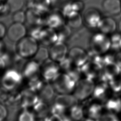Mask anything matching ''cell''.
Listing matches in <instances>:
<instances>
[{
  "label": "cell",
  "mask_w": 121,
  "mask_h": 121,
  "mask_svg": "<svg viewBox=\"0 0 121 121\" xmlns=\"http://www.w3.org/2000/svg\"><path fill=\"white\" fill-rule=\"evenodd\" d=\"M14 22L24 23L26 21V15L23 11L20 10L13 13L12 17Z\"/></svg>",
  "instance_id": "8d00e7d4"
},
{
  "label": "cell",
  "mask_w": 121,
  "mask_h": 121,
  "mask_svg": "<svg viewBox=\"0 0 121 121\" xmlns=\"http://www.w3.org/2000/svg\"><path fill=\"white\" fill-rule=\"evenodd\" d=\"M99 31L106 35H112L117 29V23L111 17H102L97 28Z\"/></svg>",
  "instance_id": "7c38bea8"
},
{
  "label": "cell",
  "mask_w": 121,
  "mask_h": 121,
  "mask_svg": "<svg viewBox=\"0 0 121 121\" xmlns=\"http://www.w3.org/2000/svg\"><path fill=\"white\" fill-rule=\"evenodd\" d=\"M39 48L38 41L30 35L25 36L17 42L16 53L26 59L34 57Z\"/></svg>",
  "instance_id": "6da1fadb"
},
{
  "label": "cell",
  "mask_w": 121,
  "mask_h": 121,
  "mask_svg": "<svg viewBox=\"0 0 121 121\" xmlns=\"http://www.w3.org/2000/svg\"><path fill=\"white\" fill-rule=\"evenodd\" d=\"M7 0H0V3H6Z\"/></svg>",
  "instance_id": "f907efd6"
},
{
  "label": "cell",
  "mask_w": 121,
  "mask_h": 121,
  "mask_svg": "<svg viewBox=\"0 0 121 121\" xmlns=\"http://www.w3.org/2000/svg\"><path fill=\"white\" fill-rule=\"evenodd\" d=\"M105 107L107 110L115 112L121 111V100L119 98H112L107 101Z\"/></svg>",
  "instance_id": "f1b7e54d"
},
{
  "label": "cell",
  "mask_w": 121,
  "mask_h": 121,
  "mask_svg": "<svg viewBox=\"0 0 121 121\" xmlns=\"http://www.w3.org/2000/svg\"><path fill=\"white\" fill-rule=\"evenodd\" d=\"M35 117L34 112L28 109H23L18 116L17 121H36Z\"/></svg>",
  "instance_id": "d6a6232c"
},
{
  "label": "cell",
  "mask_w": 121,
  "mask_h": 121,
  "mask_svg": "<svg viewBox=\"0 0 121 121\" xmlns=\"http://www.w3.org/2000/svg\"><path fill=\"white\" fill-rule=\"evenodd\" d=\"M94 88V83L92 79L86 78L78 80L75 86L74 95L78 100H84L93 93Z\"/></svg>",
  "instance_id": "5b68a950"
},
{
  "label": "cell",
  "mask_w": 121,
  "mask_h": 121,
  "mask_svg": "<svg viewBox=\"0 0 121 121\" xmlns=\"http://www.w3.org/2000/svg\"><path fill=\"white\" fill-rule=\"evenodd\" d=\"M52 82L54 90L60 94H68L75 87L76 82L67 74L59 73Z\"/></svg>",
  "instance_id": "277c9868"
},
{
  "label": "cell",
  "mask_w": 121,
  "mask_h": 121,
  "mask_svg": "<svg viewBox=\"0 0 121 121\" xmlns=\"http://www.w3.org/2000/svg\"><path fill=\"white\" fill-rule=\"evenodd\" d=\"M56 31L58 35L57 41L64 42L71 34V28L66 23H64Z\"/></svg>",
  "instance_id": "484cf974"
},
{
  "label": "cell",
  "mask_w": 121,
  "mask_h": 121,
  "mask_svg": "<svg viewBox=\"0 0 121 121\" xmlns=\"http://www.w3.org/2000/svg\"><path fill=\"white\" fill-rule=\"evenodd\" d=\"M4 44L2 41L0 40V54L3 53L4 52Z\"/></svg>",
  "instance_id": "7dc6e473"
},
{
  "label": "cell",
  "mask_w": 121,
  "mask_h": 121,
  "mask_svg": "<svg viewBox=\"0 0 121 121\" xmlns=\"http://www.w3.org/2000/svg\"><path fill=\"white\" fill-rule=\"evenodd\" d=\"M21 101L20 106L23 109H28L33 107L40 99L38 95L28 88L21 91Z\"/></svg>",
  "instance_id": "8fae6325"
},
{
  "label": "cell",
  "mask_w": 121,
  "mask_h": 121,
  "mask_svg": "<svg viewBox=\"0 0 121 121\" xmlns=\"http://www.w3.org/2000/svg\"><path fill=\"white\" fill-rule=\"evenodd\" d=\"M58 41V35L56 30L46 26L43 28L39 42L44 46L52 45Z\"/></svg>",
  "instance_id": "2e32d148"
},
{
  "label": "cell",
  "mask_w": 121,
  "mask_h": 121,
  "mask_svg": "<svg viewBox=\"0 0 121 121\" xmlns=\"http://www.w3.org/2000/svg\"><path fill=\"white\" fill-rule=\"evenodd\" d=\"M51 4L50 0H34L33 8L43 14L49 10Z\"/></svg>",
  "instance_id": "d4e9b609"
},
{
  "label": "cell",
  "mask_w": 121,
  "mask_h": 121,
  "mask_svg": "<svg viewBox=\"0 0 121 121\" xmlns=\"http://www.w3.org/2000/svg\"><path fill=\"white\" fill-rule=\"evenodd\" d=\"M84 7V5L82 0H73L64 5L61 12L65 18L73 13L76 12L80 13Z\"/></svg>",
  "instance_id": "d6986e66"
},
{
  "label": "cell",
  "mask_w": 121,
  "mask_h": 121,
  "mask_svg": "<svg viewBox=\"0 0 121 121\" xmlns=\"http://www.w3.org/2000/svg\"><path fill=\"white\" fill-rule=\"evenodd\" d=\"M97 121H119L117 117L112 113H106L102 114L97 119Z\"/></svg>",
  "instance_id": "7bdbcfd3"
},
{
  "label": "cell",
  "mask_w": 121,
  "mask_h": 121,
  "mask_svg": "<svg viewBox=\"0 0 121 121\" xmlns=\"http://www.w3.org/2000/svg\"><path fill=\"white\" fill-rule=\"evenodd\" d=\"M40 72L41 65L34 60L24 64L22 74L24 77L29 80L39 77Z\"/></svg>",
  "instance_id": "4fadbf2b"
},
{
  "label": "cell",
  "mask_w": 121,
  "mask_h": 121,
  "mask_svg": "<svg viewBox=\"0 0 121 121\" xmlns=\"http://www.w3.org/2000/svg\"><path fill=\"white\" fill-rule=\"evenodd\" d=\"M69 58L73 63L78 67H81L88 60V55L84 49L79 46L71 48L69 52Z\"/></svg>",
  "instance_id": "30bf717a"
},
{
  "label": "cell",
  "mask_w": 121,
  "mask_h": 121,
  "mask_svg": "<svg viewBox=\"0 0 121 121\" xmlns=\"http://www.w3.org/2000/svg\"><path fill=\"white\" fill-rule=\"evenodd\" d=\"M10 91L6 90L2 86L0 87V101L3 103H6Z\"/></svg>",
  "instance_id": "ee69618b"
},
{
  "label": "cell",
  "mask_w": 121,
  "mask_h": 121,
  "mask_svg": "<svg viewBox=\"0 0 121 121\" xmlns=\"http://www.w3.org/2000/svg\"><path fill=\"white\" fill-rule=\"evenodd\" d=\"M8 115V111L4 103L0 101V121H4Z\"/></svg>",
  "instance_id": "b9f144b4"
},
{
  "label": "cell",
  "mask_w": 121,
  "mask_h": 121,
  "mask_svg": "<svg viewBox=\"0 0 121 121\" xmlns=\"http://www.w3.org/2000/svg\"><path fill=\"white\" fill-rule=\"evenodd\" d=\"M10 62V57L8 53L4 52L0 54V69L5 68Z\"/></svg>",
  "instance_id": "f35d334b"
},
{
  "label": "cell",
  "mask_w": 121,
  "mask_h": 121,
  "mask_svg": "<svg viewBox=\"0 0 121 121\" xmlns=\"http://www.w3.org/2000/svg\"><path fill=\"white\" fill-rule=\"evenodd\" d=\"M117 29L119 30V32L121 33V19L117 23Z\"/></svg>",
  "instance_id": "681fc988"
},
{
  "label": "cell",
  "mask_w": 121,
  "mask_h": 121,
  "mask_svg": "<svg viewBox=\"0 0 121 121\" xmlns=\"http://www.w3.org/2000/svg\"></svg>",
  "instance_id": "6f0895ef"
},
{
  "label": "cell",
  "mask_w": 121,
  "mask_h": 121,
  "mask_svg": "<svg viewBox=\"0 0 121 121\" xmlns=\"http://www.w3.org/2000/svg\"><path fill=\"white\" fill-rule=\"evenodd\" d=\"M110 39L111 41V48L115 51H118L121 49V33L115 32L111 35V37H110Z\"/></svg>",
  "instance_id": "836d02e7"
},
{
  "label": "cell",
  "mask_w": 121,
  "mask_h": 121,
  "mask_svg": "<svg viewBox=\"0 0 121 121\" xmlns=\"http://www.w3.org/2000/svg\"><path fill=\"white\" fill-rule=\"evenodd\" d=\"M6 3L9 11L14 13L21 10L24 5L25 2L24 0H7Z\"/></svg>",
  "instance_id": "f546056e"
},
{
  "label": "cell",
  "mask_w": 121,
  "mask_h": 121,
  "mask_svg": "<svg viewBox=\"0 0 121 121\" xmlns=\"http://www.w3.org/2000/svg\"><path fill=\"white\" fill-rule=\"evenodd\" d=\"M34 113L35 116L39 119H44L48 115H49L50 112V108L48 106L47 103L42 100H40L35 104L33 106Z\"/></svg>",
  "instance_id": "44dd1931"
},
{
  "label": "cell",
  "mask_w": 121,
  "mask_h": 121,
  "mask_svg": "<svg viewBox=\"0 0 121 121\" xmlns=\"http://www.w3.org/2000/svg\"><path fill=\"white\" fill-rule=\"evenodd\" d=\"M68 48L64 42L57 41L51 46L49 50L52 60L60 62L66 58Z\"/></svg>",
  "instance_id": "9c48e42d"
},
{
  "label": "cell",
  "mask_w": 121,
  "mask_h": 121,
  "mask_svg": "<svg viewBox=\"0 0 121 121\" xmlns=\"http://www.w3.org/2000/svg\"><path fill=\"white\" fill-rule=\"evenodd\" d=\"M49 52L45 47H39L37 52L34 57V60L39 63L41 66L48 59Z\"/></svg>",
  "instance_id": "4316f807"
},
{
  "label": "cell",
  "mask_w": 121,
  "mask_h": 121,
  "mask_svg": "<svg viewBox=\"0 0 121 121\" xmlns=\"http://www.w3.org/2000/svg\"><path fill=\"white\" fill-rule=\"evenodd\" d=\"M71 118L74 121H80L83 117V111L82 107L77 104L71 107L70 110Z\"/></svg>",
  "instance_id": "e575fe53"
},
{
  "label": "cell",
  "mask_w": 121,
  "mask_h": 121,
  "mask_svg": "<svg viewBox=\"0 0 121 121\" xmlns=\"http://www.w3.org/2000/svg\"><path fill=\"white\" fill-rule=\"evenodd\" d=\"M36 121H44V120H43L42 119H39L38 120H36Z\"/></svg>",
  "instance_id": "db71d44e"
},
{
  "label": "cell",
  "mask_w": 121,
  "mask_h": 121,
  "mask_svg": "<svg viewBox=\"0 0 121 121\" xmlns=\"http://www.w3.org/2000/svg\"></svg>",
  "instance_id": "9f6ffc18"
},
{
  "label": "cell",
  "mask_w": 121,
  "mask_h": 121,
  "mask_svg": "<svg viewBox=\"0 0 121 121\" xmlns=\"http://www.w3.org/2000/svg\"><path fill=\"white\" fill-rule=\"evenodd\" d=\"M85 121H94V120H93L92 119H87V120H86Z\"/></svg>",
  "instance_id": "f5cc1de1"
},
{
  "label": "cell",
  "mask_w": 121,
  "mask_h": 121,
  "mask_svg": "<svg viewBox=\"0 0 121 121\" xmlns=\"http://www.w3.org/2000/svg\"><path fill=\"white\" fill-rule=\"evenodd\" d=\"M67 72L69 77L76 82L79 80L80 77V74L82 72L80 67L77 66V67L75 68L72 67L67 71Z\"/></svg>",
  "instance_id": "d590c367"
},
{
  "label": "cell",
  "mask_w": 121,
  "mask_h": 121,
  "mask_svg": "<svg viewBox=\"0 0 121 121\" xmlns=\"http://www.w3.org/2000/svg\"><path fill=\"white\" fill-rule=\"evenodd\" d=\"M102 9L107 14L116 16L121 13V0H104Z\"/></svg>",
  "instance_id": "e0dca14e"
},
{
  "label": "cell",
  "mask_w": 121,
  "mask_h": 121,
  "mask_svg": "<svg viewBox=\"0 0 121 121\" xmlns=\"http://www.w3.org/2000/svg\"><path fill=\"white\" fill-rule=\"evenodd\" d=\"M111 88L115 92L118 93L121 91V79L115 77L109 81Z\"/></svg>",
  "instance_id": "74e56055"
},
{
  "label": "cell",
  "mask_w": 121,
  "mask_h": 121,
  "mask_svg": "<svg viewBox=\"0 0 121 121\" xmlns=\"http://www.w3.org/2000/svg\"><path fill=\"white\" fill-rule=\"evenodd\" d=\"M42 29L43 28L40 27V26H34L30 30L29 35L39 41Z\"/></svg>",
  "instance_id": "ab89813d"
},
{
  "label": "cell",
  "mask_w": 121,
  "mask_h": 121,
  "mask_svg": "<svg viewBox=\"0 0 121 121\" xmlns=\"http://www.w3.org/2000/svg\"><path fill=\"white\" fill-rule=\"evenodd\" d=\"M7 29L5 25L0 22V40L4 38L7 34Z\"/></svg>",
  "instance_id": "bcb514c9"
},
{
  "label": "cell",
  "mask_w": 121,
  "mask_h": 121,
  "mask_svg": "<svg viewBox=\"0 0 121 121\" xmlns=\"http://www.w3.org/2000/svg\"><path fill=\"white\" fill-rule=\"evenodd\" d=\"M28 80L27 88L36 93L38 92L40 90L44 83L39 78V77L29 79Z\"/></svg>",
  "instance_id": "1f68e13d"
},
{
  "label": "cell",
  "mask_w": 121,
  "mask_h": 121,
  "mask_svg": "<svg viewBox=\"0 0 121 121\" xmlns=\"http://www.w3.org/2000/svg\"><path fill=\"white\" fill-rule=\"evenodd\" d=\"M65 19L61 11H56L50 13L44 22L46 26L56 30L65 23Z\"/></svg>",
  "instance_id": "5bb4252c"
},
{
  "label": "cell",
  "mask_w": 121,
  "mask_h": 121,
  "mask_svg": "<svg viewBox=\"0 0 121 121\" xmlns=\"http://www.w3.org/2000/svg\"><path fill=\"white\" fill-rule=\"evenodd\" d=\"M21 97V92H18L16 90L10 91L5 104L11 107L20 106Z\"/></svg>",
  "instance_id": "cb8c5ba5"
},
{
  "label": "cell",
  "mask_w": 121,
  "mask_h": 121,
  "mask_svg": "<svg viewBox=\"0 0 121 121\" xmlns=\"http://www.w3.org/2000/svg\"><path fill=\"white\" fill-rule=\"evenodd\" d=\"M83 23L91 28H97L102 19L100 11L95 8L86 9L82 15Z\"/></svg>",
  "instance_id": "8992f818"
},
{
  "label": "cell",
  "mask_w": 121,
  "mask_h": 121,
  "mask_svg": "<svg viewBox=\"0 0 121 121\" xmlns=\"http://www.w3.org/2000/svg\"><path fill=\"white\" fill-rule=\"evenodd\" d=\"M66 24L73 29L79 28L83 24L82 16L79 12L73 13L65 18Z\"/></svg>",
  "instance_id": "603a6c76"
},
{
  "label": "cell",
  "mask_w": 121,
  "mask_h": 121,
  "mask_svg": "<svg viewBox=\"0 0 121 121\" xmlns=\"http://www.w3.org/2000/svg\"><path fill=\"white\" fill-rule=\"evenodd\" d=\"M43 120L44 121H63L61 115L55 114H51L48 115Z\"/></svg>",
  "instance_id": "f6af8a7d"
},
{
  "label": "cell",
  "mask_w": 121,
  "mask_h": 121,
  "mask_svg": "<svg viewBox=\"0 0 121 121\" xmlns=\"http://www.w3.org/2000/svg\"><path fill=\"white\" fill-rule=\"evenodd\" d=\"M10 121V120H7V121Z\"/></svg>",
  "instance_id": "11a10c76"
},
{
  "label": "cell",
  "mask_w": 121,
  "mask_h": 121,
  "mask_svg": "<svg viewBox=\"0 0 121 121\" xmlns=\"http://www.w3.org/2000/svg\"><path fill=\"white\" fill-rule=\"evenodd\" d=\"M78 101V99L74 95L67 94H61L55 97L54 103L66 110L77 104Z\"/></svg>",
  "instance_id": "ac0fdd59"
},
{
  "label": "cell",
  "mask_w": 121,
  "mask_h": 121,
  "mask_svg": "<svg viewBox=\"0 0 121 121\" xmlns=\"http://www.w3.org/2000/svg\"><path fill=\"white\" fill-rule=\"evenodd\" d=\"M26 15V21L33 26H40L42 22V14L33 8L28 9Z\"/></svg>",
  "instance_id": "7402d4cb"
},
{
  "label": "cell",
  "mask_w": 121,
  "mask_h": 121,
  "mask_svg": "<svg viewBox=\"0 0 121 121\" xmlns=\"http://www.w3.org/2000/svg\"><path fill=\"white\" fill-rule=\"evenodd\" d=\"M41 66V71L45 81H52L59 73V66L53 60L48 59Z\"/></svg>",
  "instance_id": "ba28073f"
},
{
  "label": "cell",
  "mask_w": 121,
  "mask_h": 121,
  "mask_svg": "<svg viewBox=\"0 0 121 121\" xmlns=\"http://www.w3.org/2000/svg\"><path fill=\"white\" fill-rule=\"evenodd\" d=\"M22 74L14 68L7 69L1 79V86L6 90L11 91L16 90L22 83Z\"/></svg>",
  "instance_id": "7a4b0ae2"
},
{
  "label": "cell",
  "mask_w": 121,
  "mask_h": 121,
  "mask_svg": "<svg viewBox=\"0 0 121 121\" xmlns=\"http://www.w3.org/2000/svg\"><path fill=\"white\" fill-rule=\"evenodd\" d=\"M72 63H73L69 57L67 58L66 57L62 61L60 62V66L62 69L67 71L72 67Z\"/></svg>",
  "instance_id": "60d3db41"
},
{
  "label": "cell",
  "mask_w": 121,
  "mask_h": 121,
  "mask_svg": "<svg viewBox=\"0 0 121 121\" xmlns=\"http://www.w3.org/2000/svg\"><path fill=\"white\" fill-rule=\"evenodd\" d=\"M107 88L106 82H103L101 84L96 86L94 88L93 92L94 97L98 99H104L107 94Z\"/></svg>",
  "instance_id": "83f0119b"
},
{
  "label": "cell",
  "mask_w": 121,
  "mask_h": 121,
  "mask_svg": "<svg viewBox=\"0 0 121 121\" xmlns=\"http://www.w3.org/2000/svg\"><path fill=\"white\" fill-rule=\"evenodd\" d=\"M56 0H50V1H51V2L52 4V3H53L54 2H55Z\"/></svg>",
  "instance_id": "816d5d0a"
},
{
  "label": "cell",
  "mask_w": 121,
  "mask_h": 121,
  "mask_svg": "<svg viewBox=\"0 0 121 121\" xmlns=\"http://www.w3.org/2000/svg\"><path fill=\"white\" fill-rule=\"evenodd\" d=\"M27 29L23 23L14 22L8 28L7 31L8 39L14 42H17L26 36Z\"/></svg>",
  "instance_id": "52a82bcc"
},
{
  "label": "cell",
  "mask_w": 121,
  "mask_h": 121,
  "mask_svg": "<svg viewBox=\"0 0 121 121\" xmlns=\"http://www.w3.org/2000/svg\"><path fill=\"white\" fill-rule=\"evenodd\" d=\"M54 89L49 82L44 81V83L39 92L40 98L45 103H50L54 97Z\"/></svg>",
  "instance_id": "ffe728a7"
},
{
  "label": "cell",
  "mask_w": 121,
  "mask_h": 121,
  "mask_svg": "<svg viewBox=\"0 0 121 121\" xmlns=\"http://www.w3.org/2000/svg\"><path fill=\"white\" fill-rule=\"evenodd\" d=\"M102 106L98 104H92L88 109V116L92 119H98L102 115Z\"/></svg>",
  "instance_id": "4dcf8cb0"
},
{
  "label": "cell",
  "mask_w": 121,
  "mask_h": 121,
  "mask_svg": "<svg viewBox=\"0 0 121 121\" xmlns=\"http://www.w3.org/2000/svg\"><path fill=\"white\" fill-rule=\"evenodd\" d=\"M90 51L100 55L107 52L111 48V41L107 35L98 32L91 37L90 41Z\"/></svg>",
  "instance_id": "3957f363"
},
{
  "label": "cell",
  "mask_w": 121,
  "mask_h": 121,
  "mask_svg": "<svg viewBox=\"0 0 121 121\" xmlns=\"http://www.w3.org/2000/svg\"><path fill=\"white\" fill-rule=\"evenodd\" d=\"M102 68L96 63L89 61L80 67L81 71L83 73L86 78L93 79L100 76L103 70Z\"/></svg>",
  "instance_id": "9a60e30c"
},
{
  "label": "cell",
  "mask_w": 121,
  "mask_h": 121,
  "mask_svg": "<svg viewBox=\"0 0 121 121\" xmlns=\"http://www.w3.org/2000/svg\"><path fill=\"white\" fill-rule=\"evenodd\" d=\"M63 120V121H75L74 120H73L71 117H69L68 116H67L66 115H65L64 114H63L62 115H61Z\"/></svg>",
  "instance_id": "c3c4849f"
}]
</instances>
